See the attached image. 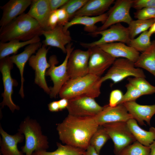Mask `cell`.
I'll return each mask as SVG.
<instances>
[{
    "instance_id": "cell-26",
    "label": "cell",
    "mask_w": 155,
    "mask_h": 155,
    "mask_svg": "<svg viewBox=\"0 0 155 155\" xmlns=\"http://www.w3.org/2000/svg\"><path fill=\"white\" fill-rule=\"evenodd\" d=\"M134 64L136 67L146 70L155 77V40L152 41L148 48L140 54Z\"/></svg>"
},
{
    "instance_id": "cell-17",
    "label": "cell",
    "mask_w": 155,
    "mask_h": 155,
    "mask_svg": "<svg viewBox=\"0 0 155 155\" xmlns=\"http://www.w3.org/2000/svg\"><path fill=\"white\" fill-rule=\"evenodd\" d=\"M32 0H10L1 6L2 16L0 21L1 27H4L24 11L30 5Z\"/></svg>"
},
{
    "instance_id": "cell-28",
    "label": "cell",
    "mask_w": 155,
    "mask_h": 155,
    "mask_svg": "<svg viewBox=\"0 0 155 155\" xmlns=\"http://www.w3.org/2000/svg\"><path fill=\"white\" fill-rule=\"evenodd\" d=\"M57 149L53 152L43 150L34 152L32 155H83L85 150L67 145L57 142Z\"/></svg>"
},
{
    "instance_id": "cell-8",
    "label": "cell",
    "mask_w": 155,
    "mask_h": 155,
    "mask_svg": "<svg viewBox=\"0 0 155 155\" xmlns=\"http://www.w3.org/2000/svg\"><path fill=\"white\" fill-rule=\"evenodd\" d=\"M102 126L113 142L114 152L115 155L123 148L136 141L126 122H115Z\"/></svg>"
},
{
    "instance_id": "cell-3",
    "label": "cell",
    "mask_w": 155,
    "mask_h": 155,
    "mask_svg": "<svg viewBox=\"0 0 155 155\" xmlns=\"http://www.w3.org/2000/svg\"><path fill=\"white\" fill-rule=\"evenodd\" d=\"M101 78L88 74L82 77L70 79L61 88L59 93V97L68 100L83 96L97 97L101 93L102 83Z\"/></svg>"
},
{
    "instance_id": "cell-19",
    "label": "cell",
    "mask_w": 155,
    "mask_h": 155,
    "mask_svg": "<svg viewBox=\"0 0 155 155\" xmlns=\"http://www.w3.org/2000/svg\"><path fill=\"white\" fill-rule=\"evenodd\" d=\"M128 113L141 125H145L144 121L150 125V120L155 114V104L143 105L135 101L124 102L122 104Z\"/></svg>"
},
{
    "instance_id": "cell-34",
    "label": "cell",
    "mask_w": 155,
    "mask_h": 155,
    "mask_svg": "<svg viewBox=\"0 0 155 155\" xmlns=\"http://www.w3.org/2000/svg\"><path fill=\"white\" fill-rule=\"evenodd\" d=\"M125 86L127 89L126 92L123 94L119 104L125 102L135 101L137 98L143 95L137 89L129 83Z\"/></svg>"
},
{
    "instance_id": "cell-33",
    "label": "cell",
    "mask_w": 155,
    "mask_h": 155,
    "mask_svg": "<svg viewBox=\"0 0 155 155\" xmlns=\"http://www.w3.org/2000/svg\"><path fill=\"white\" fill-rule=\"evenodd\" d=\"M150 147L143 145L136 141L122 149L116 155H149Z\"/></svg>"
},
{
    "instance_id": "cell-4",
    "label": "cell",
    "mask_w": 155,
    "mask_h": 155,
    "mask_svg": "<svg viewBox=\"0 0 155 155\" xmlns=\"http://www.w3.org/2000/svg\"><path fill=\"white\" fill-rule=\"evenodd\" d=\"M18 132L24 136L25 144L21 150L25 155H32L34 152L46 150L49 148L48 138L36 120L27 117L20 123Z\"/></svg>"
},
{
    "instance_id": "cell-16",
    "label": "cell",
    "mask_w": 155,
    "mask_h": 155,
    "mask_svg": "<svg viewBox=\"0 0 155 155\" xmlns=\"http://www.w3.org/2000/svg\"><path fill=\"white\" fill-rule=\"evenodd\" d=\"M42 34L44 37L43 44L58 48L64 53H66L65 46L71 43L72 40L69 32H65L63 26L57 25L55 28L47 30H43Z\"/></svg>"
},
{
    "instance_id": "cell-14",
    "label": "cell",
    "mask_w": 155,
    "mask_h": 155,
    "mask_svg": "<svg viewBox=\"0 0 155 155\" xmlns=\"http://www.w3.org/2000/svg\"><path fill=\"white\" fill-rule=\"evenodd\" d=\"M89 49L88 74L101 77L116 59L97 46Z\"/></svg>"
},
{
    "instance_id": "cell-9",
    "label": "cell",
    "mask_w": 155,
    "mask_h": 155,
    "mask_svg": "<svg viewBox=\"0 0 155 155\" xmlns=\"http://www.w3.org/2000/svg\"><path fill=\"white\" fill-rule=\"evenodd\" d=\"M13 67V63L9 56L0 59V70L4 86V92L2 94L3 100L1 106L2 108L7 106L12 113L20 109L19 106L13 102L11 97L13 87L17 85V82L12 78L11 74V71Z\"/></svg>"
},
{
    "instance_id": "cell-44",
    "label": "cell",
    "mask_w": 155,
    "mask_h": 155,
    "mask_svg": "<svg viewBox=\"0 0 155 155\" xmlns=\"http://www.w3.org/2000/svg\"><path fill=\"white\" fill-rule=\"evenodd\" d=\"M83 155H99L94 147L90 145Z\"/></svg>"
},
{
    "instance_id": "cell-15",
    "label": "cell",
    "mask_w": 155,
    "mask_h": 155,
    "mask_svg": "<svg viewBox=\"0 0 155 155\" xmlns=\"http://www.w3.org/2000/svg\"><path fill=\"white\" fill-rule=\"evenodd\" d=\"M94 117L99 125L117 122H127L133 118L123 104L114 107L108 104L104 106L103 110Z\"/></svg>"
},
{
    "instance_id": "cell-30",
    "label": "cell",
    "mask_w": 155,
    "mask_h": 155,
    "mask_svg": "<svg viewBox=\"0 0 155 155\" xmlns=\"http://www.w3.org/2000/svg\"><path fill=\"white\" fill-rule=\"evenodd\" d=\"M110 139V136L103 126L99 125L91 138L90 145L94 147L99 154L102 147Z\"/></svg>"
},
{
    "instance_id": "cell-29",
    "label": "cell",
    "mask_w": 155,
    "mask_h": 155,
    "mask_svg": "<svg viewBox=\"0 0 155 155\" xmlns=\"http://www.w3.org/2000/svg\"><path fill=\"white\" fill-rule=\"evenodd\" d=\"M155 22L154 19L133 20L128 27L131 39L135 38L139 34L148 31Z\"/></svg>"
},
{
    "instance_id": "cell-2",
    "label": "cell",
    "mask_w": 155,
    "mask_h": 155,
    "mask_svg": "<svg viewBox=\"0 0 155 155\" xmlns=\"http://www.w3.org/2000/svg\"><path fill=\"white\" fill-rule=\"evenodd\" d=\"M44 30L39 23L27 13H24L0 30L1 42L16 40L25 41L42 35Z\"/></svg>"
},
{
    "instance_id": "cell-13",
    "label": "cell",
    "mask_w": 155,
    "mask_h": 155,
    "mask_svg": "<svg viewBox=\"0 0 155 155\" xmlns=\"http://www.w3.org/2000/svg\"><path fill=\"white\" fill-rule=\"evenodd\" d=\"M90 53L89 49L86 51L77 49L72 52L67 64V73L69 79L82 77L88 74Z\"/></svg>"
},
{
    "instance_id": "cell-20",
    "label": "cell",
    "mask_w": 155,
    "mask_h": 155,
    "mask_svg": "<svg viewBox=\"0 0 155 155\" xmlns=\"http://www.w3.org/2000/svg\"><path fill=\"white\" fill-rule=\"evenodd\" d=\"M0 134L1 136L0 139V152L2 155H24L19 151L17 145L22 142L24 139L23 134L18 132L14 135L8 134L0 126Z\"/></svg>"
},
{
    "instance_id": "cell-47",
    "label": "cell",
    "mask_w": 155,
    "mask_h": 155,
    "mask_svg": "<svg viewBox=\"0 0 155 155\" xmlns=\"http://www.w3.org/2000/svg\"><path fill=\"white\" fill-rule=\"evenodd\" d=\"M154 20H155V18H154Z\"/></svg>"
},
{
    "instance_id": "cell-12",
    "label": "cell",
    "mask_w": 155,
    "mask_h": 155,
    "mask_svg": "<svg viewBox=\"0 0 155 155\" xmlns=\"http://www.w3.org/2000/svg\"><path fill=\"white\" fill-rule=\"evenodd\" d=\"M133 0H117L107 13V18L102 26L97 31L108 28L116 24L124 22L129 24L133 20L130 14Z\"/></svg>"
},
{
    "instance_id": "cell-24",
    "label": "cell",
    "mask_w": 155,
    "mask_h": 155,
    "mask_svg": "<svg viewBox=\"0 0 155 155\" xmlns=\"http://www.w3.org/2000/svg\"><path fill=\"white\" fill-rule=\"evenodd\" d=\"M114 1V0H88L84 5L76 12L74 17L96 16L101 15L108 9Z\"/></svg>"
},
{
    "instance_id": "cell-7",
    "label": "cell",
    "mask_w": 155,
    "mask_h": 155,
    "mask_svg": "<svg viewBox=\"0 0 155 155\" xmlns=\"http://www.w3.org/2000/svg\"><path fill=\"white\" fill-rule=\"evenodd\" d=\"M88 35L96 36L101 35L98 40L90 43L81 42L80 45L88 49L105 44L118 42L127 44L131 39L128 27H126L121 23L111 26L109 28L101 31H96Z\"/></svg>"
},
{
    "instance_id": "cell-37",
    "label": "cell",
    "mask_w": 155,
    "mask_h": 155,
    "mask_svg": "<svg viewBox=\"0 0 155 155\" xmlns=\"http://www.w3.org/2000/svg\"><path fill=\"white\" fill-rule=\"evenodd\" d=\"M123 95L122 91L116 89L112 91L110 95L109 106L114 107L118 105Z\"/></svg>"
},
{
    "instance_id": "cell-6",
    "label": "cell",
    "mask_w": 155,
    "mask_h": 155,
    "mask_svg": "<svg viewBox=\"0 0 155 155\" xmlns=\"http://www.w3.org/2000/svg\"><path fill=\"white\" fill-rule=\"evenodd\" d=\"M130 76L146 77L143 70L136 67L134 63L127 59L119 58L115 59L105 74L101 77L100 80L102 83L110 80L115 84Z\"/></svg>"
},
{
    "instance_id": "cell-39",
    "label": "cell",
    "mask_w": 155,
    "mask_h": 155,
    "mask_svg": "<svg viewBox=\"0 0 155 155\" xmlns=\"http://www.w3.org/2000/svg\"><path fill=\"white\" fill-rule=\"evenodd\" d=\"M56 11L58 18V25L63 26L69 22V15L63 8H60Z\"/></svg>"
},
{
    "instance_id": "cell-32",
    "label": "cell",
    "mask_w": 155,
    "mask_h": 155,
    "mask_svg": "<svg viewBox=\"0 0 155 155\" xmlns=\"http://www.w3.org/2000/svg\"><path fill=\"white\" fill-rule=\"evenodd\" d=\"M127 80L137 89L143 95L152 94H155V86L150 83L145 79L142 77H129Z\"/></svg>"
},
{
    "instance_id": "cell-10",
    "label": "cell",
    "mask_w": 155,
    "mask_h": 155,
    "mask_svg": "<svg viewBox=\"0 0 155 155\" xmlns=\"http://www.w3.org/2000/svg\"><path fill=\"white\" fill-rule=\"evenodd\" d=\"M43 44L38 49L35 55H32L28 60L30 66L35 71V84L50 94L51 89L48 87L45 76L46 70L50 65L46 59V55L49 49Z\"/></svg>"
},
{
    "instance_id": "cell-25",
    "label": "cell",
    "mask_w": 155,
    "mask_h": 155,
    "mask_svg": "<svg viewBox=\"0 0 155 155\" xmlns=\"http://www.w3.org/2000/svg\"><path fill=\"white\" fill-rule=\"evenodd\" d=\"M128 127L136 140L144 146L149 147L155 140V128L151 127L148 131L144 130L134 119L127 122Z\"/></svg>"
},
{
    "instance_id": "cell-42",
    "label": "cell",
    "mask_w": 155,
    "mask_h": 155,
    "mask_svg": "<svg viewBox=\"0 0 155 155\" xmlns=\"http://www.w3.org/2000/svg\"><path fill=\"white\" fill-rule=\"evenodd\" d=\"M49 110L51 112H56L60 111L58 101H53L50 103L48 105Z\"/></svg>"
},
{
    "instance_id": "cell-45",
    "label": "cell",
    "mask_w": 155,
    "mask_h": 155,
    "mask_svg": "<svg viewBox=\"0 0 155 155\" xmlns=\"http://www.w3.org/2000/svg\"><path fill=\"white\" fill-rule=\"evenodd\" d=\"M149 147L150 150L149 155H155V140Z\"/></svg>"
},
{
    "instance_id": "cell-21",
    "label": "cell",
    "mask_w": 155,
    "mask_h": 155,
    "mask_svg": "<svg viewBox=\"0 0 155 155\" xmlns=\"http://www.w3.org/2000/svg\"><path fill=\"white\" fill-rule=\"evenodd\" d=\"M41 46L42 43L40 42L29 44L27 46L24 50L21 53L10 57L11 61L16 65L20 71L21 85L19 94L22 98L24 96L23 88L24 79L23 73L25 66L32 55L38 50Z\"/></svg>"
},
{
    "instance_id": "cell-23",
    "label": "cell",
    "mask_w": 155,
    "mask_h": 155,
    "mask_svg": "<svg viewBox=\"0 0 155 155\" xmlns=\"http://www.w3.org/2000/svg\"><path fill=\"white\" fill-rule=\"evenodd\" d=\"M108 17L107 13L93 17L86 16H75L68 22L63 26L64 31L69 32L68 29L74 25L81 24L84 26V30L89 33H94L97 31L98 27L95 24L101 22L103 24L105 22Z\"/></svg>"
},
{
    "instance_id": "cell-36",
    "label": "cell",
    "mask_w": 155,
    "mask_h": 155,
    "mask_svg": "<svg viewBox=\"0 0 155 155\" xmlns=\"http://www.w3.org/2000/svg\"><path fill=\"white\" fill-rule=\"evenodd\" d=\"M134 18L137 19L148 20L155 18V7H149L137 10L134 13Z\"/></svg>"
},
{
    "instance_id": "cell-18",
    "label": "cell",
    "mask_w": 155,
    "mask_h": 155,
    "mask_svg": "<svg viewBox=\"0 0 155 155\" xmlns=\"http://www.w3.org/2000/svg\"><path fill=\"white\" fill-rule=\"evenodd\" d=\"M97 46L116 59L125 58L134 63L140 55L139 52L134 48L121 42L106 43Z\"/></svg>"
},
{
    "instance_id": "cell-22",
    "label": "cell",
    "mask_w": 155,
    "mask_h": 155,
    "mask_svg": "<svg viewBox=\"0 0 155 155\" xmlns=\"http://www.w3.org/2000/svg\"><path fill=\"white\" fill-rule=\"evenodd\" d=\"M49 0H32L28 14L36 20L44 30H50L48 21L51 13Z\"/></svg>"
},
{
    "instance_id": "cell-1",
    "label": "cell",
    "mask_w": 155,
    "mask_h": 155,
    "mask_svg": "<svg viewBox=\"0 0 155 155\" xmlns=\"http://www.w3.org/2000/svg\"><path fill=\"white\" fill-rule=\"evenodd\" d=\"M56 125L59 139L63 144L85 150L99 126L94 116L80 117L69 114Z\"/></svg>"
},
{
    "instance_id": "cell-27",
    "label": "cell",
    "mask_w": 155,
    "mask_h": 155,
    "mask_svg": "<svg viewBox=\"0 0 155 155\" xmlns=\"http://www.w3.org/2000/svg\"><path fill=\"white\" fill-rule=\"evenodd\" d=\"M39 36H37L28 41H20L14 40L7 42H0V59H1L12 54H16L21 48L26 46L40 42Z\"/></svg>"
},
{
    "instance_id": "cell-43",
    "label": "cell",
    "mask_w": 155,
    "mask_h": 155,
    "mask_svg": "<svg viewBox=\"0 0 155 155\" xmlns=\"http://www.w3.org/2000/svg\"><path fill=\"white\" fill-rule=\"evenodd\" d=\"M60 111L67 108L68 104V100L65 98H62L58 101Z\"/></svg>"
},
{
    "instance_id": "cell-46",
    "label": "cell",
    "mask_w": 155,
    "mask_h": 155,
    "mask_svg": "<svg viewBox=\"0 0 155 155\" xmlns=\"http://www.w3.org/2000/svg\"><path fill=\"white\" fill-rule=\"evenodd\" d=\"M150 35H151L155 33V22L152 24L148 30Z\"/></svg>"
},
{
    "instance_id": "cell-31",
    "label": "cell",
    "mask_w": 155,
    "mask_h": 155,
    "mask_svg": "<svg viewBox=\"0 0 155 155\" xmlns=\"http://www.w3.org/2000/svg\"><path fill=\"white\" fill-rule=\"evenodd\" d=\"M151 36L148 30L146 31L141 34L137 38L131 39L127 44L139 52H143L151 45Z\"/></svg>"
},
{
    "instance_id": "cell-38",
    "label": "cell",
    "mask_w": 155,
    "mask_h": 155,
    "mask_svg": "<svg viewBox=\"0 0 155 155\" xmlns=\"http://www.w3.org/2000/svg\"><path fill=\"white\" fill-rule=\"evenodd\" d=\"M132 7L139 10L149 7H155V0H133Z\"/></svg>"
},
{
    "instance_id": "cell-41",
    "label": "cell",
    "mask_w": 155,
    "mask_h": 155,
    "mask_svg": "<svg viewBox=\"0 0 155 155\" xmlns=\"http://www.w3.org/2000/svg\"><path fill=\"white\" fill-rule=\"evenodd\" d=\"M69 0H49L51 11L56 10L66 3Z\"/></svg>"
},
{
    "instance_id": "cell-5",
    "label": "cell",
    "mask_w": 155,
    "mask_h": 155,
    "mask_svg": "<svg viewBox=\"0 0 155 155\" xmlns=\"http://www.w3.org/2000/svg\"><path fill=\"white\" fill-rule=\"evenodd\" d=\"M72 46V43L66 46V57L60 65L56 66L58 61L55 55L51 56L49 58V63L50 66L46 71V75L50 76L53 84V86L50 89L51 93L49 94L51 98L56 97L63 85L70 79L67 73V64L69 56L74 48Z\"/></svg>"
},
{
    "instance_id": "cell-11",
    "label": "cell",
    "mask_w": 155,
    "mask_h": 155,
    "mask_svg": "<svg viewBox=\"0 0 155 155\" xmlns=\"http://www.w3.org/2000/svg\"><path fill=\"white\" fill-rule=\"evenodd\" d=\"M67 108L68 114L80 117L95 116L103 109L94 98L87 96L76 97L68 100Z\"/></svg>"
},
{
    "instance_id": "cell-40",
    "label": "cell",
    "mask_w": 155,
    "mask_h": 155,
    "mask_svg": "<svg viewBox=\"0 0 155 155\" xmlns=\"http://www.w3.org/2000/svg\"><path fill=\"white\" fill-rule=\"evenodd\" d=\"M58 18L56 11H52L48 21V26L49 29L55 28L57 25Z\"/></svg>"
},
{
    "instance_id": "cell-35",
    "label": "cell",
    "mask_w": 155,
    "mask_h": 155,
    "mask_svg": "<svg viewBox=\"0 0 155 155\" xmlns=\"http://www.w3.org/2000/svg\"><path fill=\"white\" fill-rule=\"evenodd\" d=\"M88 0H69L61 8H64L67 12L69 19L74 17L75 13L80 9Z\"/></svg>"
}]
</instances>
